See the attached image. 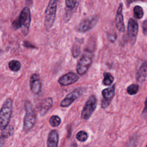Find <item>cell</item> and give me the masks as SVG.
<instances>
[{
	"label": "cell",
	"instance_id": "1",
	"mask_svg": "<svg viewBox=\"0 0 147 147\" xmlns=\"http://www.w3.org/2000/svg\"><path fill=\"white\" fill-rule=\"evenodd\" d=\"M31 22V13L29 8L25 6L21 10L18 17L12 22L13 29H21L24 35L26 36L29 30Z\"/></svg>",
	"mask_w": 147,
	"mask_h": 147
},
{
	"label": "cell",
	"instance_id": "2",
	"mask_svg": "<svg viewBox=\"0 0 147 147\" xmlns=\"http://www.w3.org/2000/svg\"><path fill=\"white\" fill-rule=\"evenodd\" d=\"M13 109V102L10 98L6 99L0 109V130L6 127L10 122Z\"/></svg>",
	"mask_w": 147,
	"mask_h": 147
},
{
	"label": "cell",
	"instance_id": "3",
	"mask_svg": "<svg viewBox=\"0 0 147 147\" xmlns=\"http://www.w3.org/2000/svg\"><path fill=\"white\" fill-rule=\"evenodd\" d=\"M25 115L24 119L23 129L25 132L30 131L34 126L36 120V112L30 101H26L24 105Z\"/></svg>",
	"mask_w": 147,
	"mask_h": 147
},
{
	"label": "cell",
	"instance_id": "4",
	"mask_svg": "<svg viewBox=\"0 0 147 147\" xmlns=\"http://www.w3.org/2000/svg\"><path fill=\"white\" fill-rule=\"evenodd\" d=\"M57 0H49L45 11L44 26L47 29H49L53 26L57 11Z\"/></svg>",
	"mask_w": 147,
	"mask_h": 147
},
{
	"label": "cell",
	"instance_id": "5",
	"mask_svg": "<svg viewBox=\"0 0 147 147\" xmlns=\"http://www.w3.org/2000/svg\"><path fill=\"white\" fill-rule=\"evenodd\" d=\"M92 58L93 53L92 52L89 50H86L76 65L78 74L83 75L87 72L92 64Z\"/></svg>",
	"mask_w": 147,
	"mask_h": 147
},
{
	"label": "cell",
	"instance_id": "6",
	"mask_svg": "<svg viewBox=\"0 0 147 147\" xmlns=\"http://www.w3.org/2000/svg\"><path fill=\"white\" fill-rule=\"evenodd\" d=\"M97 99L95 95H91L86 101L81 113V117L83 119H88L96 107Z\"/></svg>",
	"mask_w": 147,
	"mask_h": 147
},
{
	"label": "cell",
	"instance_id": "7",
	"mask_svg": "<svg viewBox=\"0 0 147 147\" xmlns=\"http://www.w3.org/2000/svg\"><path fill=\"white\" fill-rule=\"evenodd\" d=\"M84 89L82 87H78L69 94L62 100L60 103V106L63 107H67L69 106L76 99L80 98L83 94Z\"/></svg>",
	"mask_w": 147,
	"mask_h": 147
},
{
	"label": "cell",
	"instance_id": "8",
	"mask_svg": "<svg viewBox=\"0 0 147 147\" xmlns=\"http://www.w3.org/2000/svg\"><path fill=\"white\" fill-rule=\"evenodd\" d=\"M138 32V24L133 18H130L127 25V36L130 42L134 44L137 39Z\"/></svg>",
	"mask_w": 147,
	"mask_h": 147
},
{
	"label": "cell",
	"instance_id": "9",
	"mask_svg": "<svg viewBox=\"0 0 147 147\" xmlns=\"http://www.w3.org/2000/svg\"><path fill=\"white\" fill-rule=\"evenodd\" d=\"M115 84H113L110 87H108L102 90V95L103 96V99L102 100L101 106L103 109L107 108L110 103L112 99L113 98L115 94Z\"/></svg>",
	"mask_w": 147,
	"mask_h": 147
},
{
	"label": "cell",
	"instance_id": "10",
	"mask_svg": "<svg viewBox=\"0 0 147 147\" xmlns=\"http://www.w3.org/2000/svg\"><path fill=\"white\" fill-rule=\"evenodd\" d=\"M98 18L94 16L82 20L78 26V30L80 32H86L92 29L97 24Z\"/></svg>",
	"mask_w": 147,
	"mask_h": 147
},
{
	"label": "cell",
	"instance_id": "11",
	"mask_svg": "<svg viewBox=\"0 0 147 147\" xmlns=\"http://www.w3.org/2000/svg\"><path fill=\"white\" fill-rule=\"evenodd\" d=\"M79 76L74 72H68L60 77L59 83L62 86H69L76 83L79 80Z\"/></svg>",
	"mask_w": 147,
	"mask_h": 147
},
{
	"label": "cell",
	"instance_id": "12",
	"mask_svg": "<svg viewBox=\"0 0 147 147\" xmlns=\"http://www.w3.org/2000/svg\"><path fill=\"white\" fill-rule=\"evenodd\" d=\"M30 87L33 94H38L41 90V82L40 76L37 74H33L30 78Z\"/></svg>",
	"mask_w": 147,
	"mask_h": 147
},
{
	"label": "cell",
	"instance_id": "13",
	"mask_svg": "<svg viewBox=\"0 0 147 147\" xmlns=\"http://www.w3.org/2000/svg\"><path fill=\"white\" fill-rule=\"evenodd\" d=\"M122 6L123 5L121 3L118 6L117 11L115 22V26L118 31L120 32H123L125 31V25L123 22V16L122 14Z\"/></svg>",
	"mask_w": 147,
	"mask_h": 147
},
{
	"label": "cell",
	"instance_id": "14",
	"mask_svg": "<svg viewBox=\"0 0 147 147\" xmlns=\"http://www.w3.org/2000/svg\"><path fill=\"white\" fill-rule=\"evenodd\" d=\"M147 76V60L144 61L140 67L136 74V80L137 82L142 83Z\"/></svg>",
	"mask_w": 147,
	"mask_h": 147
},
{
	"label": "cell",
	"instance_id": "15",
	"mask_svg": "<svg viewBox=\"0 0 147 147\" xmlns=\"http://www.w3.org/2000/svg\"><path fill=\"white\" fill-rule=\"evenodd\" d=\"M59 143V134L56 130H51L48 136L47 146L56 147Z\"/></svg>",
	"mask_w": 147,
	"mask_h": 147
},
{
	"label": "cell",
	"instance_id": "16",
	"mask_svg": "<svg viewBox=\"0 0 147 147\" xmlns=\"http://www.w3.org/2000/svg\"><path fill=\"white\" fill-rule=\"evenodd\" d=\"M53 105V100L51 98H47L43 99L40 106V113L41 115H45L51 108Z\"/></svg>",
	"mask_w": 147,
	"mask_h": 147
},
{
	"label": "cell",
	"instance_id": "17",
	"mask_svg": "<svg viewBox=\"0 0 147 147\" xmlns=\"http://www.w3.org/2000/svg\"><path fill=\"white\" fill-rule=\"evenodd\" d=\"M9 67L11 71L13 72H17L20 69L21 67V64L18 60H13L9 62Z\"/></svg>",
	"mask_w": 147,
	"mask_h": 147
},
{
	"label": "cell",
	"instance_id": "18",
	"mask_svg": "<svg viewBox=\"0 0 147 147\" xmlns=\"http://www.w3.org/2000/svg\"><path fill=\"white\" fill-rule=\"evenodd\" d=\"M103 77L102 82L105 86H110L114 82V77L110 73L105 72L103 74Z\"/></svg>",
	"mask_w": 147,
	"mask_h": 147
},
{
	"label": "cell",
	"instance_id": "19",
	"mask_svg": "<svg viewBox=\"0 0 147 147\" xmlns=\"http://www.w3.org/2000/svg\"><path fill=\"white\" fill-rule=\"evenodd\" d=\"M138 90H139V86L138 85V84H135V83L131 84L127 87L126 89L127 92L130 95H133L136 94L138 92Z\"/></svg>",
	"mask_w": 147,
	"mask_h": 147
},
{
	"label": "cell",
	"instance_id": "20",
	"mask_svg": "<svg viewBox=\"0 0 147 147\" xmlns=\"http://www.w3.org/2000/svg\"><path fill=\"white\" fill-rule=\"evenodd\" d=\"M134 17L137 19H141L144 16V11L140 6H136L133 9Z\"/></svg>",
	"mask_w": 147,
	"mask_h": 147
},
{
	"label": "cell",
	"instance_id": "21",
	"mask_svg": "<svg viewBox=\"0 0 147 147\" xmlns=\"http://www.w3.org/2000/svg\"><path fill=\"white\" fill-rule=\"evenodd\" d=\"M49 122L52 127H57L60 124L61 119L57 115H53L50 118Z\"/></svg>",
	"mask_w": 147,
	"mask_h": 147
},
{
	"label": "cell",
	"instance_id": "22",
	"mask_svg": "<svg viewBox=\"0 0 147 147\" xmlns=\"http://www.w3.org/2000/svg\"><path fill=\"white\" fill-rule=\"evenodd\" d=\"M14 128L10 125H8L6 127H5L3 130H2V134L3 136L6 138L9 137L11 135H12L13 133Z\"/></svg>",
	"mask_w": 147,
	"mask_h": 147
},
{
	"label": "cell",
	"instance_id": "23",
	"mask_svg": "<svg viewBox=\"0 0 147 147\" xmlns=\"http://www.w3.org/2000/svg\"><path fill=\"white\" fill-rule=\"evenodd\" d=\"M76 138L80 142H85L88 138V134L84 131H79L76 135Z\"/></svg>",
	"mask_w": 147,
	"mask_h": 147
},
{
	"label": "cell",
	"instance_id": "24",
	"mask_svg": "<svg viewBox=\"0 0 147 147\" xmlns=\"http://www.w3.org/2000/svg\"><path fill=\"white\" fill-rule=\"evenodd\" d=\"M80 52V46L78 43H75L72 49V54L74 57H77Z\"/></svg>",
	"mask_w": 147,
	"mask_h": 147
},
{
	"label": "cell",
	"instance_id": "25",
	"mask_svg": "<svg viewBox=\"0 0 147 147\" xmlns=\"http://www.w3.org/2000/svg\"><path fill=\"white\" fill-rule=\"evenodd\" d=\"M66 8L69 10L74 9L76 5V0H65Z\"/></svg>",
	"mask_w": 147,
	"mask_h": 147
},
{
	"label": "cell",
	"instance_id": "26",
	"mask_svg": "<svg viewBox=\"0 0 147 147\" xmlns=\"http://www.w3.org/2000/svg\"><path fill=\"white\" fill-rule=\"evenodd\" d=\"M141 117L144 119L147 118V97L144 103V108L141 113Z\"/></svg>",
	"mask_w": 147,
	"mask_h": 147
},
{
	"label": "cell",
	"instance_id": "27",
	"mask_svg": "<svg viewBox=\"0 0 147 147\" xmlns=\"http://www.w3.org/2000/svg\"><path fill=\"white\" fill-rule=\"evenodd\" d=\"M142 28L143 30V33L145 35H147V20L143 21L142 24Z\"/></svg>",
	"mask_w": 147,
	"mask_h": 147
},
{
	"label": "cell",
	"instance_id": "28",
	"mask_svg": "<svg viewBox=\"0 0 147 147\" xmlns=\"http://www.w3.org/2000/svg\"><path fill=\"white\" fill-rule=\"evenodd\" d=\"M23 45L24 47H26V48H34V46L32 44H31L30 42H28L27 41H25L23 42Z\"/></svg>",
	"mask_w": 147,
	"mask_h": 147
},
{
	"label": "cell",
	"instance_id": "29",
	"mask_svg": "<svg viewBox=\"0 0 147 147\" xmlns=\"http://www.w3.org/2000/svg\"><path fill=\"white\" fill-rule=\"evenodd\" d=\"M5 138H6L3 136H2V135H1L0 136V146H2L3 145V144L5 143Z\"/></svg>",
	"mask_w": 147,
	"mask_h": 147
},
{
	"label": "cell",
	"instance_id": "30",
	"mask_svg": "<svg viewBox=\"0 0 147 147\" xmlns=\"http://www.w3.org/2000/svg\"><path fill=\"white\" fill-rule=\"evenodd\" d=\"M145 1V0H126V2L128 4H130L134 2H136V1Z\"/></svg>",
	"mask_w": 147,
	"mask_h": 147
},
{
	"label": "cell",
	"instance_id": "31",
	"mask_svg": "<svg viewBox=\"0 0 147 147\" xmlns=\"http://www.w3.org/2000/svg\"><path fill=\"white\" fill-rule=\"evenodd\" d=\"M108 38H109V40L111 41H112V42H113V41H115V37L114 36H111V35H110V36Z\"/></svg>",
	"mask_w": 147,
	"mask_h": 147
},
{
	"label": "cell",
	"instance_id": "32",
	"mask_svg": "<svg viewBox=\"0 0 147 147\" xmlns=\"http://www.w3.org/2000/svg\"><path fill=\"white\" fill-rule=\"evenodd\" d=\"M1 52H2V50H1V49H0V53H1Z\"/></svg>",
	"mask_w": 147,
	"mask_h": 147
},
{
	"label": "cell",
	"instance_id": "33",
	"mask_svg": "<svg viewBox=\"0 0 147 147\" xmlns=\"http://www.w3.org/2000/svg\"><path fill=\"white\" fill-rule=\"evenodd\" d=\"M146 147H147V144H146Z\"/></svg>",
	"mask_w": 147,
	"mask_h": 147
}]
</instances>
